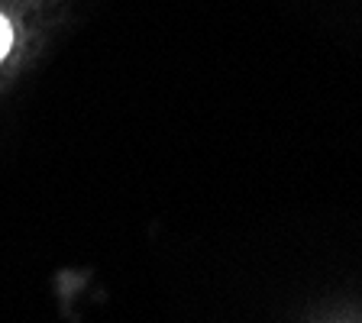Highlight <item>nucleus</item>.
<instances>
[{
  "label": "nucleus",
  "mask_w": 362,
  "mask_h": 323,
  "mask_svg": "<svg viewBox=\"0 0 362 323\" xmlns=\"http://www.w3.org/2000/svg\"><path fill=\"white\" fill-rule=\"evenodd\" d=\"M10 42H13V33H10V23L0 16V59L10 52Z\"/></svg>",
  "instance_id": "1"
}]
</instances>
